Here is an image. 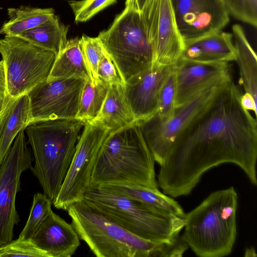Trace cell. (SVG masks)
Masks as SVG:
<instances>
[{
    "label": "cell",
    "mask_w": 257,
    "mask_h": 257,
    "mask_svg": "<svg viewBox=\"0 0 257 257\" xmlns=\"http://www.w3.org/2000/svg\"><path fill=\"white\" fill-rule=\"evenodd\" d=\"M242 93L231 80L178 134L160 165L157 184L172 198L187 195L203 174L230 163L257 185V122L240 103Z\"/></svg>",
    "instance_id": "6da1fadb"
},
{
    "label": "cell",
    "mask_w": 257,
    "mask_h": 257,
    "mask_svg": "<svg viewBox=\"0 0 257 257\" xmlns=\"http://www.w3.org/2000/svg\"><path fill=\"white\" fill-rule=\"evenodd\" d=\"M155 162L136 121L108 133L99 150L90 185L120 183L158 189Z\"/></svg>",
    "instance_id": "7a4b0ae2"
},
{
    "label": "cell",
    "mask_w": 257,
    "mask_h": 257,
    "mask_svg": "<svg viewBox=\"0 0 257 257\" xmlns=\"http://www.w3.org/2000/svg\"><path fill=\"white\" fill-rule=\"evenodd\" d=\"M85 122L77 118L35 122L25 129L34 156L31 170L54 202L66 175Z\"/></svg>",
    "instance_id": "3957f363"
},
{
    "label": "cell",
    "mask_w": 257,
    "mask_h": 257,
    "mask_svg": "<svg viewBox=\"0 0 257 257\" xmlns=\"http://www.w3.org/2000/svg\"><path fill=\"white\" fill-rule=\"evenodd\" d=\"M237 194L233 186L210 194L184 215L182 234L200 257H222L232 251L237 235Z\"/></svg>",
    "instance_id": "277c9868"
},
{
    "label": "cell",
    "mask_w": 257,
    "mask_h": 257,
    "mask_svg": "<svg viewBox=\"0 0 257 257\" xmlns=\"http://www.w3.org/2000/svg\"><path fill=\"white\" fill-rule=\"evenodd\" d=\"M83 199L125 230L151 241L171 242L184 226V217L99 186L90 185Z\"/></svg>",
    "instance_id": "5b68a950"
},
{
    "label": "cell",
    "mask_w": 257,
    "mask_h": 257,
    "mask_svg": "<svg viewBox=\"0 0 257 257\" xmlns=\"http://www.w3.org/2000/svg\"><path fill=\"white\" fill-rule=\"evenodd\" d=\"M66 211L80 239L97 257H149L159 243L127 231L83 199Z\"/></svg>",
    "instance_id": "8992f818"
},
{
    "label": "cell",
    "mask_w": 257,
    "mask_h": 257,
    "mask_svg": "<svg viewBox=\"0 0 257 257\" xmlns=\"http://www.w3.org/2000/svg\"><path fill=\"white\" fill-rule=\"evenodd\" d=\"M97 37L125 82L152 67L153 49L135 0H126L124 10Z\"/></svg>",
    "instance_id": "52a82bcc"
},
{
    "label": "cell",
    "mask_w": 257,
    "mask_h": 257,
    "mask_svg": "<svg viewBox=\"0 0 257 257\" xmlns=\"http://www.w3.org/2000/svg\"><path fill=\"white\" fill-rule=\"evenodd\" d=\"M7 93L16 98L27 94L50 73L56 55L20 37L5 36L0 39Z\"/></svg>",
    "instance_id": "ba28073f"
},
{
    "label": "cell",
    "mask_w": 257,
    "mask_h": 257,
    "mask_svg": "<svg viewBox=\"0 0 257 257\" xmlns=\"http://www.w3.org/2000/svg\"><path fill=\"white\" fill-rule=\"evenodd\" d=\"M230 80L208 85L185 103L176 107L172 116L167 119H160L155 113L145 120L137 121L155 162L162 165L178 134L208 105L218 88Z\"/></svg>",
    "instance_id": "9c48e42d"
},
{
    "label": "cell",
    "mask_w": 257,
    "mask_h": 257,
    "mask_svg": "<svg viewBox=\"0 0 257 257\" xmlns=\"http://www.w3.org/2000/svg\"><path fill=\"white\" fill-rule=\"evenodd\" d=\"M109 132L98 124L85 122L66 175L53 202L55 208L66 210L70 205L83 199L91 185L99 150Z\"/></svg>",
    "instance_id": "30bf717a"
},
{
    "label": "cell",
    "mask_w": 257,
    "mask_h": 257,
    "mask_svg": "<svg viewBox=\"0 0 257 257\" xmlns=\"http://www.w3.org/2000/svg\"><path fill=\"white\" fill-rule=\"evenodd\" d=\"M32 166L31 150L22 130L0 165V246L13 240L14 227L20 220L16 199L21 176Z\"/></svg>",
    "instance_id": "8fae6325"
},
{
    "label": "cell",
    "mask_w": 257,
    "mask_h": 257,
    "mask_svg": "<svg viewBox=\"0 0 257 257\" xmlns=\"http://www.w3.org/2000/svg\"><path fill=\"white\" fill-rule=\"evenodd\" d=\"M140 12L153 49L152 66L175 64L182 57L185 42L171 0H147Z\"/></svg>",
    "instance_id": "7c38bea8"
},
{
    "label": "cell",
    "mask_w": 257,
    "mask_h": 257,
    "mask_svg": "<svg viewBox=\"0 0 257 257\" xmlns=\"http://www.w3.org/2000/svg\"><path fill=\"white\" fill-rule=\"evenodd\" d=\"M86 80L81 78L46 80L27 94L29 101L30 123L76 118L79 99Z\"/></svg>",
    "instance_id": "4fadbf2b"
},
{
    "label": "cell",
    "mask_w": 257,
    "mask_h": 257,
    "mask_svg": "<svg viewBox=\"0 0 257 257\" xmlns=\"http://www.w3.org/2000/svg\"><path fill=\"white\" fill-rule=\"evenodd\" d=\"M184 42L218 32L229 22L222 0H171Z\"/></svg>",
    "instance_id": "5bb4252c"
},
{
    "label": "cell",
    "mask_w": 257,
    "mask_h": 257,
    "mask_svg": "<svg viewBox=\"0 0 257 257\" xmlns=\"http://www.w3.org/2000/svg\"><path fill=\"white\" fill-rule=\"evenodd\" d=\"M175 107L185 103L208 85L232 79L229 63L206 62L181 58L174 65Z\"/></svg>",
    "instance_id": "9a60e30c"
},
{
    "label": "cell",
    "mask_w": 257,
    "mask_h": 257,
    "mask_svg": "<svg viewBox=\"0 0 257 257\" xmlns=\"http://www.w3.org/2000/svg\"><path fill=\"white\" fill-rule=\"evenodd\" d=\"M173 66L154 65L125 82L126 97L136 121L145 120L157 111L161 88Z\"/></svg>",
    "instance_id": "2e32d148"
},
{
    "label": "cell",
    "mask_w": 257,
    "mask_h": 257,
    "mask_svg": "<svg viewBox=\"0 0 257 257\" xmlns=\"http://www.w3.org/2000/svg\"><path fill=\"white\" fill-rule=\"evenodd\" d=\"M32 239L49 257H71L80 245V239L72 224L53 211Z\"/></svg>",
    "instance_id": "e0dca14e"
},
{
    "label": "cell",
    "mask_w": 257,
    "mask_h": 257,
    "mask_svg": "<svg viewBox=\"0 0 257 257\" xmlns=\"http://www.w3.org/2000/svg\"><path fill=\"white\" fill-rule=\"evenodd\" d=\"M184 42L182 58L206 62L235 61L236 50L230 33L221 31Z\"/></svg>",
    "instance_id": "ac0fdd59"
},
{
    "label": "cell",
    "mask_w": 257,
    "mask_h": 257,
    "mask_svg": "<svg viewBox=\"0 0 257 257\" xmlns=\"http://www.w3.org/2000/svg\"><path fill=\"white\" fill-rule=\"evenodd\" d=\"M30 123L27 94L16 98L7 94L0 112V165L19 133Z\"/></svg>",
    "instance_id": "d6986e66"
},
{
    "label": "cell",
    "mask_w": 257,
    "mask_h": 257,
    "mask_svg": "<svg viewBox=\"0 0 257 257\" xmlns=\"http://www.w3.org/2000/svg\"><path fill=\"white\" fill-rule=\"evenodd\" d=\"M124 85H110L97 116L91 122L112 131L136 121L127 100Z\"/></svg>",
    "instance_id": "ffe728a7"
},
{
    "label": "cell",
    "mask_w": 257,
    "mask_h": 257,
    "mask_svg": "<svg viewBox=\"0 0 257 257\" xmlns=\"http://www.w3.org/2000/svg\"><path fill=\"white\" fill-rule=\"evenodd\" d=\"M97 186L184 217L185 213L181 206L172 197L162 193L158 189L139 185L120 183L106 184Z\"/></svg>",
    "instance_id": "44dd1931"
},
{
    "label": "cell",
    "mask_w": 257,
    "mask_h": 257,
    "mask_svg": "<svg viewBox=\"0 0 257 257\" xmlns=\"http://www.w3.org/2000/svg\"><path fill=\"white\" fill-rule=\"evenodd\" d=\"M232 38L236 50V59L239 70V83L245 92L256 100V56L246 38L242 27L238 24L232 27Z\"/></svg>",
    "instance_id": "7402d4cb"
},
{
    "label": "cell",
    "mask_w": 257,
    "mask_h": 257,
    "mask_svg": "<svg viewBox=\"0 0 257 257\" xmlns=\"http://www.w3.org/2000/svg\"><path fill=\"white\" fill-rule=\"evenodd\" d=\"M72 78L91 80L77 37L67 40L56 56L47 80Z\"/></svg>",
    "instance_id": "603a6c76"
},
{
    "label": "cell",
    "mask_w": 257,
    "mask_h": 257,
    "mask_svg": "<svg viewBox=\"0 0 257 257\" xmlns=\"http://www.w3.org/2000/svg\"><path fill=\"white\" fill-rule=\"evenodd\" d=\"M68 26L64 25L58 17L54 15L42 24L25 31L20 37L56 56L65 46Z\"/></svg>",
    "instance_id": "cb8c5ba5"
},
{
    "label": "cell",
    "mask_w": 257,
    "mask_h": 257,
    "mask_svg": "<svg viewBox=\"0 0 257 257\" xmlns=\"http://www.w3.org/2000/svg\"><path fill=\"white\" fill-rule=\"evenodd\" d=\"M9 20L0 29V34L18 37L23 32L33 29L54 16L52 8H39L21 6L7 10Z\"/></svg>",
    "instance_id": "d4e9b609"
},
{
    "label": "cell",
    "mask_w": 257,
    "mask_h": 257,
    "mask_svg": "<svg viewBox=\"0 0 257 257\" xmlns=\"http://www.w3.org/2000/svg\"><path fill=\"white\" fill-rule=\"evenodd\" d=\"M110 84L99 80L86 81L81 93L76 118L85 122L97 116L107 94Z\"/></svg>",
    "instance_id": "484cf974"
},
{
    "label": "cell",
    "mask_w": 257,
    "mask_h": 257,
    "mask_svg": "<svg viewBox=\"0 0 257 257\" xmlns=\"http://www.w3.org/2000/svg\"><path fill=\"white\" fill-rule=\"evenodd\" d=\"M53 202L44 193H35L27 222L19 237L32 239L42 223L52 211Z\"/></svg>",
    "instance_id": "4316f807"
},
{
    "label": "cell",
    "mask_w": 257,
    "mask_h": 257,
    "mask_svg": "<svg viewBox=\"0 0 257 257\" xmlns=\"http://www.w3.org/2000/svg\"><path fill=\"white\" fill-rule=\"evenodd\" d=\"M79 45L92 82L94 83L99 80L97 70L104 48L97 37L84 35L79 38Z\"/></svg>",
    "instance_id": "83f0119b"
},
{
    "label": "cell",
    "mask_w": 257,
    "mask_h": 257,
    "mask_svg": "<svg viewBox=\"0 0 257 257\" xmlns=\"http://www.w3.org/2000/svg\"><path fill=\"white\" fill-rule=\"evenodd\" d=\"M6 256L49 257L32 239L19 237L0 246V257Z\"/></svg>",
    "instance_id": "f1b7e54d"
},
{
    "label": "cell",
    "mask_w": 257,
    "mask_h": 257,
    "mask_svg": "<svg viewBox=\"0 0 257 257\" xmlns=\"http://www.w3.org/2000/svg\"><path fill=\"white\" fill-rule=\"evenodd\" d=\"M117 0H71L68 4L71 7L76 23L88 21L97 14L113 4Z\"/></svg>",
    "instance_id": "f546056e"
},
{
    "label": "cell",
    "mask_w": 257,
    "mask_h": 257,
    "mask_svg": "<svg viewBox=\"0 0 257 257\" xmlns=\"http://www.w3.org/2000/svg\"><path fill=\"white\" fill-rule=\"evenodd\" d=\"M229 15L255 28L257 26V0H222Z\"/></svg>",
    "instance_id": "4dcf8cb0"
},
{
    "label": "cell",
    "mask_w": 257,
    "mask_h": 257,
    "mask_svg": "<svg viewBox=\"0 0 257 257\" xmlns=\"http://www.w3.org/2000/svg\"><path fill=\"white\" fill-rule=\"evenodd\" d=\"M176 82L173 69L168 76L160 91L159 106L156 112L160 119H167L172 116L175 109Z\"/></svg>",
    "instance_id": "1f68e13d"
},
{
    "label": "cell",
    "mask_w": 257,
    "mask_h": 257,
    "mask_svg": "<svg viewBox=\"0 0 257 257\" xmlns=\"http://www.w3.org/2000/svg\"><path fill=\"white\" fill-rule=\"evenodd\" d=\"M189 247L182 235L171 242H159L150 252L149 257H180Z\"/></svg>",
    "instance_id": "d6a6232c"
},
{
    "label": "cell",
    "mask_w": 257,
    "mask_h": 257,
    "mask_svg": "<svg viewBox=\"0 0 257 257\" xmlns=\"http://www.w3.org/2000/svg\"><path fill=\"white\" fill-rule=\"evenodd\" d=\"M97 74L99 79L110 85L125 84L116 65L104 49L99 62Z\"/></svg>",
    "instance_id": "836d02e7"
},
{
    "label": "cell",
    "mask_w": 257,
    "mask_h": 257,
    "mask_svg": "<svg viewBox=\"0 0 257 257\" xmlns=\"http://www.w3.org/2000/svg\"><path fill=\"white\" fill-rule=\"evenodd\" d=\"M240 103L242 106L247 110L252 111L255 116H256V101L248 93L245 92L241 94L240 96Z\"/></svg>",
    "instance_id": "e575fe53"
},
{
    "label": "cell",
    "mask_w": 257,
    "mask_h": 257,
    "mask_svg": "<svg viewBox=\"0 0 257 257\" xmlns=\"http://www.w3.org/2000/svg\"><path fill=\"white\" fill-rule=\"evenodd\" d=\"M7 81L5 68L3 61H0V101L7 95Z\"/></svg>",
    "instance_id": "d590c367"
},
{
    "label": "cell",
    "mask_w": 257,
    "mask_h": 257,
    "mask_svg": "<svg viewBox=\"0 0 257 257\" xmlns=\"http://www.w3.org/2000/svg\"><path fill=\"white\" fill-rule=\"evenodd\" d=\"M244 256L245 257H256L257 256L255 248L253 246L246 248Z\"/></svg>",
    "instance_id": "8d00e7d4"
},
{
    "label": "cell",
    "mask_w": 257,
    "mask_h": 257,
    "mask_svg": "<svg viewBox=\"0 0 257 257\" xmlns=\"http://www.w3.org/2000/svg\"><path fill=\"white\" fill-rule=\"evenodd\" d=\"M147 0H135L137 6L141 12L145 6Z\"/></svg>",
    "instance_id": "74e56055"
}]
</instances>
